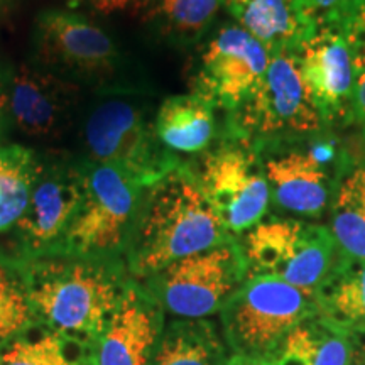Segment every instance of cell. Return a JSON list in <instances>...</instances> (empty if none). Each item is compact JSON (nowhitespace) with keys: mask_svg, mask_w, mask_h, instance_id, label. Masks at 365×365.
I'll return each instance as SVG.
<instances>
[{"mask_svg":"<svg viewBox=\"0 0 365 365\" xmlns=\"http://www.w3.org/2000/svg\"><path fill=\"white\" fill-rule=\"evenodd\" d=\"M237 239L223 227L196 173L181 163L144 191L125 252L130 277L144 281L170 264Z\"/></svg>","mask_w":365,"mask_h":365,"instance_id":"1","label":"cell"},{"mask_svg":"<svg viewBox=\"0 0 365 365\" xmlns=\"http://www.w3.org/2000/svg\"><path fill=\"white\" fill-rule=\"evenodd\" d=\"M22 261L36 322L95 346L132 279L125 261L70 254Z\"/></svg>","mask_w":365,"mask_h":365,"instance_id":"2","label":"cell"},{"mask_svg":"<svg viewBox=\"0 0 365 365\" xmlns=\"http://www.w3.org/2000/svg\"><path fill=\"white\" fill-rule=\"evenodd\" d=\"M322 117L301 80L294 53L272 54L261 85L227 113L223 140L237 143L259 156L325 130Z\"/></svg>","mask_w":365,"mask_h":365,"instance_id":"3","label":"cell"},{"mask_svg":"<svg viewBox=\"0 0 365 365\" xmlns=\"http://www.w3.org/2000/svg\"><path fill=\"white\" fill-rule=\"evenodd\" d=\"M145 188L115 168L85 159L83 196L58 254L125 261Z\"/></svg>","mask_w":365,"mask_h":365,"instance_id":"4","label":"cell"},{"mask_svg":"<svg viewBox=\"0 0 365 365\" xmlns=\"http://www.w3.org/2000/svg\"><path fill=\"white\" fill-rule=\"evenodd\" d=\"M317 313L307 291L277 277L249 276L218 314L232 354L269 359L287 333Z\"/></svg>","mask_w":365,"mask_h":365,"instance_id":"5","label":"cell"},{"mask_svg":"<svg viewBox=\"0 0 365 365\" xmlns=\"http://www.w3.org/2000/svg\"><path fill=\"white\" fill-rule=\"evenodd\" d=\"M86 161L107 164L144 186L153 185L182 163L159 143L154 120L139 103L124 95L103 98L83 124Z\"/></svg>","mask_w":365,"mask_h":365,"instance_id":"6","label":"cell"},{"mask_svg":"<svg viewBox=\"0 0 365 365\" xmlns=\"http://www.w3.org/2000/svg\"><path fill=\"white\" fill-rule=\"evenodd\" d=\"M249 276H271L313 294L340 262L330 228L298 218H267L240 240Z\"/></svg>","mask_w":365,"mask_h":365,"instance_id":"7","label":"cell"},{"mask_svg":"<svg viewBox=\"0 0 365 365\" xmlns=\"http://www.w3.org/2000/svg\"><path fill=\"white\" fill-rule=\"evenodd\" d=\"M249 277L239 239L188 255L153 274L143 282L164 313L176 319H205L220 313Z\"/></svg>","mask_w":365,"mask_h":365,"instance_id":"8","label":"cell"},{"mask_svg":"<svg viewBox=\"0 0 365 365\" xmlns=\"http://www.w3.org/2000/svg\"><path fill=\"white\" fill-rule=\"evenodd\" d=\"M36 65L75 85L115 83L122 54L112 36L78 12L49 9L34 26Z\"/></svg>","mask_w":365,"mask_h":365,"instance_id":"9","label":"cell"},{"mask_svg":"<svg viewBox=\"0 0 365 365\" xmlns=\"http://www.w3.org/2000/svg\"><path fill=\"white\" fill-rule=\"evenodd\" d=\"M271 203L282 212L319 218L330 208L349 163L331 140L308 137L261 154Z\"/></svg>","mask_w":365,"mask_h":365,"instance_id":"10","label":"cell"},{"mask_svg":"<svg viewBox=\"0 0 365 365\" xmlns=\"http://www.w3.org/2000/svg\"><path fill=\"white\" fill-rule=\"evenodd\" d=\"M85 188V159L51 154L41 158L33 193L21 220L12 228L14 255L38 259L58 254Z\"/></svg>","mask_w":365,"mask_h":365,"instance_id":"11","label":"cell"},{"mask_svg":"<svg viewBox=\"0 0 365 365\" xmlns=\"http://www.w3.org/2000/svg\"><path fill=\"white\" fill-rule=\"evenodd\" d=\"M195 173L228 234L242 235L264 220L271 191L257 153L222 139Z\"/></svg>","mask_w":365,"mask_h":365,"instance_id":"12","label":"cell"},{"mask_svg":"<svg viewBox=\"0 0 365 365\" xmlns=\"http://www.w3.org/2000/svg\"><path fill=\"white\" fill-rule=\"evenodd\" d=\"M271 53L237 24H225L205 43L191 78V93L225 113L254 93L266 75Z\"/></svg>","mask_w":365,"mask_h":365,"instance_id":"13","label":"cell"},{"mask_svg":"<svg viewBox=\"0 0 365 365\" xmlns=\"http://www.w3.org/2000/svg\"><path fill=\"white\" fill-rule=\"evenodd\" d=\"M294 56L304 88L323 124L330 127L354 122L357 75L341 17L317 24Z\"/></svg>","mask_w":365,"mask_h":365,"instance_id":"14","label":"cell"},{"mask_svg":"<svg viewBox=\"0 0 365 365\" xmlns=\"http://www.w3.org/2000/svg\"><path fill=\"white\" fill-rule=\"evenodd\" d=\"M166 313L143 282L130 279L93 352V365H153Z\"/></svg>","mask_w":365,"mask_h":365,"instance_id":"15","label":"cell"},{"mask_svg":"<svg viewBox=\"0 0 365 365\" xmlns=\"http://www.w3.org/2000/svg\"><path fill=\"white\" fill-rule=\"evenodd\" d=\"M80 90L36 63L17 66L7 93L14 125L36 139L59 137L71 124Z\"/></svg>","mask_w":365,"mask_h":365,"instance_id":"16","label":"cell"},{"mask_svg":"<svg viewBox=\"0 0 365 365\" xmlns=\"http://www.w3.org/2000/svg\"><path fill=\"white\" fill-rule=\"evenodd\" d=\"M222 9L271 56L296 53L317 27L298 0H223Z\"/></svg>","mask_w":365,"mask_h":365,"instance_id":"17","label":"cell"},{"mask_svg":"<svg viewBox=\"0 0 365 365\" xmlns=\"http://www.w3.org/2000/svg\"><path fill=\"white\" fill-rule=\"evenodd\" d=\"M217 108L195 93L173 95L159 107L154 130L164 148L173 154H205L217 139Z\"/></svg>","mask_w":365,"mask_h":365,"instance_id":"18","label":"cell"},{"mask_svg":"<svg viewBox=\"0 0 365 365\" xmlns=\"http://www.w3.org/2000/svg\"><path fill=\"white\" fill-rule=\"evenodd\" d=\"M318 317L346 333L365 330V261L341 255L314 293Z\"/></svg>","mask_w":365,"mask_h":365,"instance_id":"19","label":"cell"},{"mask_svg":"<svg viewBox=\"0 0 365 365\" xmlns=\"http://www.w3.org/2000/svg\"><path fill=\"white\" fill-rule=\"evenodd\" d=\"M232 354L215 323L173 319L164 327L153 365H227Z\"/></svg>","mask_w":365,"mask_h":365,"instance_id":"20","label":"cell"},{"mask_svg":"<svg viewBox=\"0 0 365 365\" xmlns=\"http://www.w3.org/2000/svg\"><path fill=\"white\" fill-rule=\"evenodd\" d=\"M95 346L34 322L0 344V365H93Z\"/></svg>","mask_w":365,"mask_h":365,"instance_id":"21","label":"cell"},{"mask_svg":"<svg viewBox=\"0 0 365 365\" xmlns=\"http://www.w3.org/2000/svg\"><path fill=\"white\" fill-rule=\"evenodd\" d=\"M330 232L340 254L365 261V166L349 168L330 205Z\"/></svg>","mask_w":365,"mask_h":365,"instance_id":"22","label":"cell"},{"mask_svg":"<svg viewBox=\"0 0 365 365\" xmlns=\"http://www.w3.org/2000/svg\"><path fill=\"white\" fill-rule=\"evenodd\" d=\"M223 0H150L143 12L159 36L176 46H191L207 34Z\"/></svg>","mask_w":365,"mask_h":365,"instance_id":"23","label":"cell"},{"mask_svg":"<svg viewBox=\"0 0 365 365\" xmlns=\"http://www.w3.org/2000/svg\"><path fill=\"white\" fill-rule=\"evenodd\" d=\"M41 158L19 144L0 145V234L12 230L26 212Z\"/></svg>","mask_w":365,"mask_h":365,"instance_id":"24","label":"cell"},{"mask_svg":"<svg viewBox=\"0 0 365 365\" xmlns=\"http://www.w3.org/2000/svg\"><path fill=\"white\" fill-rule=\"evenodd\" d=\"M34 322L24 261L0 252V344L27 330Z\"/></svg>","mask_w":365,"mask_h":365,"instance_id":"25","label":"cell"},{"mask_svg":"<svg viewBox=\"0 0 365 365\" xmlns=\"http://www.w3.org/2000/svg\"><path fill=\"white\" fill-rule=\"evenodd\" d=\"M344 29L346 41L354 54L355 97H354V122L362 127L365 134V0H352L344 16Z\"/></svg>","mask_w":365,"mask_h":365,"instance_id":"26","label":"cell"},{"mask_svg":"<svg viewBox=\"0 0 365 365\" xmlns=\"http://www.w3.org/2000/svg\"><path fill=\"white\" fill-rule=\"evenodd\" d=\"M317 352V314L304 319L282 339L269 360L271 365H313Z\"/></svg>","mask_w":365,"mask_h":365,"instance_id":"27","label":"cell"},{"mask_svg":"<svg viewBox=\"0 0 365 365\" xmlns=\"http://www.w3.org/2000/svg\"><path fill=\"white\" fill-rule=\"evenodd\" d=\"M352 339L350 333L330 325L317 313V352L313 365H350Z\"/></svg>","mask_w":365,"mask_h":365,"instance_id":"28","label":"cell"},{"mask_svg":"<svg viewBox=\"0 0 365 365\" xmlns=\"http://www.w3.org/2000/svg\"><path fill=\"white\" fill-rule=\"evenodd\" d=\"M298 2L309 19L319 24L323 21L340 19L352 0H298Z\"/></svg>","mask_w":365,"mask_h":365,"instance_id":"29","label":"cell"},{"mask_svg":"<svg viewBox=\"0 0 365 365\" xmlns=\"http://www.w3.org/2000/svg\"><path fill=\"white\" fill-rule=\"evenodd\" d=\"M91 6L95 11L102 14H113L124 11H140L144 12L150 0H81Z\"/></svg>","mask_w":365,"mask_h":365,"instance_id":"30","label":"cell"},{"mask_svg":"<svg viewBox=\"0 0 365 365\" xmlns=\"http://www.w3.org/2000/svg\"><path fill=\"white\" fill-rule=\"evenodd\" d=\"M227 365H271V360L262 357H244V355H230Z\"/></svg>","mask_w":365,"mask_h":365,"instance_id":"31","label":"cell"},{"mask_svg":"<svg viewBox=\"0 0 365 365\" xmlns=\"http://www.w3.org/2000/svg\"><path fill=\"white\" fill-rule=\"evenodd\" d=\"M6 107H7V91L4 90L2 83H0V117H2V113H4V110H6Z\"/></svg>","mask_w":365,"mask_h":365,"instance_id":"32","label":"cell"}]
</instances>
